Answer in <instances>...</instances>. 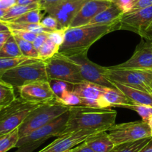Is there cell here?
<instances>
[{
  "instance_id": "29",
  "label": "cell",
  "mask_w": 152,
  "mask_h": 152,
  "mask_svg": "<svg viewBox=\"0 0 152 152\" xmlns=\"http://www.w3.org/2000/svg\"><path fill=\"white\" fill-rule=\"evenodd\" d=\"M9 28V29H16V30H24L28 31L33 32L35 34H40L43 32H51L52 31L48 30L43 27L40 23H15L5 22Z\"/></svg>"
},
{
  "instance_id": "54",
  "label": "cell",
  "mask_w": 152,
  "mask_h": 152,
  "mask_svg": "<svg viewBox=\"0 0 152 152\" xmlns=\"http://www.w3.org/2000/svg\"><path fill=\"white\" fill-rule=\"evenodd\" d=\"M137 0H132V2H134V3H135V2H137Z\"/></svg>"
},
{
  "instance_id": "4",
  "label": "cell",
  "mask_w": 152,
  "mask_h": 152,
  "mask_svg": "<svg viewBox=\"0 0 152 152\" xmlns=\"http://www.w3.org/2000/svg\"><path fill=\"white\" fill-rule=\"evenodd\" d=\"M0 81L14 89L36 81H49L44 61L38 60L30 64H22L7 71Z\"/></svg>"
},
{
  "instance_id": "44",
  "label": "cell",
  "mask_w": 152,
  "mask_h": 152,
  "mask_svg": "<svg viewBox=\"0 0 152 152\" xmlns=\"http://www.w3.org/2000/svg\"><path fill=\"white\" fill-rule=\"evenodd\" d=\"M17 5V0H0V8L8 10Z\"/></svg>"
},
{
  "instance_id": "38",
  "label": "cell",
  "mask_w": 152,
  "mask_h": 152,
  "mask_svg": "<svg viewBox=\"0 0 152 152\" xmlns=\"http://www.w3.org/2000/svg\"><path fill=\"white\" fill-rule=\"evenodd\" d=\"M65 1H66V0H40L39 2L40 9L46 12L48 10L60 5Z\"/></svg>"
},
{
  "instance_id": "32",
  "label": "cell",
  "mask_w": 152,
  "mask_h": 152,
  "mask_svg": "<svg viewBox=\"0 0 152 152\" xmlns=\"http://www.w3.org/2000/svg\"><path fill=\"white\" fill-rule=\"evenodd\" d=\"M124 108H128L137 112L142 118V120L145 122H147L152 116V106L149 105L135 104L131 102V103L127 104Z\"/></svg>"
},
{
  "instance_id": "5",
  "label": "cell",
  "mask_w": 152,
  "mask_h": 152,
  "mask_svg": "<svg viewBox=\"0 0 152 152\" xmlns=\"http://www.w3.org/2000/svg\"><path fill=\"white\" fill-rule=\"evenodd\" d=\"M38 104L17 98L11 104L0 109V135L17 129Z\"/></svg>"
},
{
  "instance_id": "33",
  "label": "cell",
  "mask_w": 152,
  "mask_h": 152,
  "mask_svg": "<svg viewBox=\"0 0 152 152\" xmlns=\"http://www.w3.org/2000/svg\"><path fill=\"white\" fill-rule=\"evenodd\" d=\"M51 88L54 92L55 99H58L62 96L64 93L67 91H72L73 89V84H69L66 81H60V80H49Z\"/></svg>"
},
{
  "instance_id": "7",
  "label": "cell",
  "mask_w": 152,
  "mask_h": 152,
  "mask_svg": "<svg viewBox=\"0 0 152 152\" xmlns=\"http://www.w3.org/2000/svg\"><path fill=\"white\" fill-rule=\"evenodd\" d=\"M87 52L88 51L71 56L64 57L78 67L80 74L85 81L102 87L116 88L107 78L106 67L101 66L92 62L87 57Z\"/></svg>"
},
{
  "instance_id": "48",
  "label": "cell",
  "mask_w": 152,
  "mask_h": 152,
  "mask_svg": "<svg viewBox=\"0 0 152 152\" xmlns=\"http://www.w3.org/2000/svg\"><path fill=\"white\" fill-rule=\"evenodd\" d=\"M8 30H10V29L8 27V26H7L6 23L0 20V32L5 31H8Z\"/></svg>"
},
{
  "instance_id": "10",
  "label": "cell",
  "mask_w": 152,
  "mask_h": 152,
  "mask_svg": "<svg viewBox=\"0 0 152 152\" xmlns=\"http://www.w3.org/2000/svg\"><path fill=\"white\" fill-rule=\"evenodd\" d=\"M152 23V5L142 9L124 13L117 22L116 29L131 31L143 38L150 40L148 28Z\"/></svg>"
},
{
  "instance_id": "47",
  "label": "cell",
  "mask_w": 152,
  "mask_h": 152,
  "mask_svg": "<svg viewBox=\"0 0 152 152\" xmlns=\"http://www.w3.org/2000/svg\"><path fill=\"white\" fill-rule=\"evenodd\" d=\"M40 0H17V5H30V4L37 3Z\"/></svg>"
},
{
  "instance_id": "27",
  "label": "cell",
  "mask_w": 152,
  "mask_h": 152,
  "mask_svg": "<svg viewBox=\"0 0 152 152\" xmlns=\"http://www.w3.org/2000/svg\"><path fill=\"white\" fill-rule=\"evenodd\" d=\"M18 128L8 134L0 135V152H7L15 148L19 141Z\"/></svg>"
},
{
  "instance_id": "14",
  "label": "cell",
  "mask_w": 152,
  "mask_h": 152,
  "mask_svg": "<svg viewBox=\"0 0 152 152\" xmlns=\"http://www.w3.org/2000/svg\"><path fill=\"white\" fill-rule=\"evenodd\" d=\"M22 99L32 103L44 104L55 100V96L49 81H36L18 89Z\"/></svg>"
},
{
  "instance_id": "37",
  "label": "cell",
  "mask_w": 152,
  "mask_h": 152,
  "mask_svg": "<svg viewBox=\"0 0 152 152\" xmlns=\"http://www.w3.org/2000/svg\"><path fill=\"white\" fill-rule=\"evenodd\" d=\"M40 24L44 28H47L49 31H55L58 29V23L56 19L52 16L49 15L44 17L40 22Z\"/></svg>"
},
{
  "instance_id": "3",
  "label": "cell",
  "mask_w": 152,
  "mask_h": 152,
  "mask_svg": "<svg viewBox=\"0 0 152 152\" xmlns=\"http://www.w3.org/2000/svg\"><path fill=\"white\" fill-rule=\"evenodd\" d=\"M69 108L56 99L52 102L39 104L30 113L18 128L20 139L59 117L69 110Z\"/></svg>"
},
{
  "instance_id": "23",
  "label": "cell",
  "mask_w": 152,
  "mask_h": 152,
  "mask_svg": "<svg viewBox=\"0 0 152 152\" xmlns=\"http://www.w3.org/2000/svg\"><path fill=\"white\" fill-rule=\"evenodd\" d=\"M37 61H38V59L26 58L24 56L17 58H0V78L9 69L22 64H30Z\"/></svg>"
},
{
  "instance_id": "25",
  "label": "cell",
  "mask_w": 152,
  "mask_h": 152,
  "mask_svg": "<svg viewBox=\"0 0 152 152\" xmlns=\"http://www.w3.org/2000/svg\"><path fill=\"white\" fill-rule=\"evenodd\" d=\"M16 99L14 87L0 81V109L11 104Z\"/></svg>"
},
{
  "instance_id": "17",
  "label": "cell",
  "mask_w": 152,
  "mask_h": 152,
  "mask_svg": "<svg viewBox=\"0 0 152 152\" xmlns=\"http://www.w3.org/2000/svg\"><path fill=\"white\" fill-rule=\"evenodd\" d=\"M120 69H137L152 72V46L148 43L137 46L132 56L122 64L114 66Z\"/></svg>"
},
{
  "instance_id": "21",
  "label": "cell",
  "mask_w": 152,
  "mask_h": 152,
  "mask_svg": "<svg viewBox=\"0 0 152 152\" xmlns=\"http://www.w3.org/2000/svg\"><path fill=\"white\" fill-rule=\"evenodd\" d=\"M102 95L104 100L110 107H125L127 104L131 103V101L121 93L116 88H109V87H102Z\"/></svg>"
},
{
  "instance_id": "9",
  "label": "cell",
  "mask_w": 152,
  "mask_h": 152,
  "mask_svg": "<svg viewBox=\"0 0 152 152\" xmlns=\"http://www.w3.org/2000/svg\"><path fill=\"white\" fill-rule=\"evenodd\" d=\"M106 131L115 145L151 137L148 125L142 120L115 124Z\"/></svg>"
},
{
  "instance_id": "40",
  "label": "cell",
  "mask_w": 152,
  "mask_h": 152,
  "mask_svg": "<svg viewBox=\"0 0 152 152\" xmlns=\"http://www.w3.org/2000/svg\"><path fill=\"white\" fill-rule=\"evenodd\" d=\"M115 4L122 10L123 14L129 12L134 6V2H132V0H118Z\"/></svg>"
},
{
  "instance_id": "13",
  "label": "cell",
  "mask_w": 152,
  "mask_h": 152,
  "mask_svg": "<svg viewBox=\"0 0 152 152\" xmlns=\"http://www.w3.org/2000/svg\"><path fill=\"white\" fill-rule=\"evenodd\" d=\"M102 86L90 82H82L73 85L72 91L81 99V106L107 109V105L102 95Z\"/></svg>"
},
{
  "instance_id": "36",
  "label": "cell",
  "mask_w": 152,
  "mask_h": 152,
  "mask_svg": "<svg viewBox=\"0 0 152 152\" xmlns=\"http://www.w3.org/2000/svg\"><path fill=\"white\" fill-rule=\"evenodd\" d=\"M10 31H11V34L14 36H17L18 37L21 38V39L26 40V41L31 42V43L34 41L37 36V34L28 31L16 30V29H10Z\"/></svg>"
},
{
  "instance_id": "49",
  "label": "cell",
  "mask_w": 152,
  "mask_h": 152,
  "mask_svg": "<svg viewBox=\"0 0 152 152\" xmlns=\"http://www.w3.org/2000/svg\"><path fill=\"white\" fill-rule=\"evenodd\" d=\"M6 11L7 10H4L2 9V8H0V20H1V21H2V20H3L4 17H5V14H6Z\"/></svg>"
},
{
  "instance_id": "57",
  "label": "cell",
  "mask_w": 152,
  "mask_h": 152,
  "mask_svg": "<svg viewBox=\"0 0 152 152\" xmlns=\"http://www.w3.org/2000/svg\"><path fill=\"white\" fill-rule=\"evenodd\" d=\"M107 1H108V0H107Z\"/></svg>"
},
{
  "instance_id": "1",
  "label": "cell",
  "mask_w": 152,
  "mask_h": 152,
  "mask_svg": "<svg viewBox=\"0 0 152 152\" xmlns=\"http://www.w3.org/2000/svg\"><path fill=\"white\" fill-rule=\"evenodd\" d=\"M117 112L107 108H93L89 107H72L66 127L62 135L81 130L107 131L115 125Z\"/></svg>"
},
{
  "instance_id": "16",
  "label": "cell",
  "mask_w": 152,
  "mask_h": 152,
  "mask_svg": "<svg viewBox=\"0 0 152 152\" xmlns=\"http://www.w3.org/2000/svg\"><path fill=\"white\" fill-rule=\"evenodd\" d=\"M112 2L107 0H87L73 19L69 27H79L90 24L91 20Z\"/></svg>"
},
{
  "instance_id": "43",
  "label": "cell",
  "mask_w": 152,
  "mask_h": 152,
  "mask_svg": "<svg viewBox=\"0 0 152 152\" xmlns=\"http://www.w3.org/2000/svg\"><path fill=\"white\" fill-rule=\"evenodd\" d=\"M69 152H96L93 151L89 145H87L85 143V142L80 143L78 145H76L75 147L72 148L70 149Z\"/></svg>"
},
{
  "instance_id": "12",
  "label": "cell",
  "mask_w": 152,
  "mask_h": 152,
  "mask_svg": "<svg viewBox=\"0 0 152 152\" xmlns=\"http://www.w3.org/2000/svg\"><path fill=\"white\" fill-rule=\"evenodd\" d=\"M99 130H81L68 133L58 137L52 143L48 145L38 152H66L80 143L93 134L99 132Z\"/></svg>"
},
{
  "instance_id": "19",
  "label": "cell",
  "mask_w": 152,
  "mask_h": 152,
  "mask_svg": "<svg viewBox=\"0 0 152 152\" xmlns=\"http://www.w3.org/2000/svg\"><path fill=\"white\" fill-rule=\"evenodd\" d=\"M84 142L96 152H110L115 146L106 131L93 134L86 139Z\"/></svg>"
},
{
  "instance_id": "28",
  "label": "cell",
  "mask_w": 152,
  "mask_h": 152,
  "mask_svg": "<svg viewBox=\"0 0 152 152\" xmlns=\"http://www.w3.org/2000/svg\"><path fill=\"white\" fill-rule=\"evenodd\" d=\"M60 46L49 40V38L38 49V58L40 61H45L55 56L59 52Z\"/></svg>"
},
{
  "instance_id": "45",
  "label": "cell",
  "mask_w": 152,
  "mask_h": 152,
  "mask_svg": "<svg viewBox=\"0 0 152 152\" xmlns=\"http://www.w3.org/2000/svg\"><path fill=\"white\" fill-rule=\"evenodd\" d=\"M11 31H5L0 32V50L2 49L5 43H6L7 40H8V38L11 37Z\"/></svg>"
},
{
  "instance_id": "34",
  "label": "cell",
  "mask_w": 152,
  "mask_h": 152,
  "mask_svg": "<svg viewBox=\"0 0 152 152\" xmlns=\"http://www.w3.org/2000/svg\"><path fill=\"white\" fill-rule=\"evenodd\" d=\"M69 107L81 106V99L78 95L72 90L67 91L62 95L60 99H56Z\"/></svg>"
},
{
  "instance_id": "15",
  "label": "cell",
  "mask_w": 152,
  "mask_h": 152,
  "mask_svg": "<svg viewBox=\"0 0 152 152\" xmlns=\"http://www.w3.org/2000/svg\"><path fill=\"white\" fill-rule=\"evenodd\" d=\"M87 0H66L46 11L58 23V29L69 28L73 19Z\"/></svg>"
},
{
  "instance_id": "2",
  "label": "cell",
  "mask_w": 152,
  "mask_h": 152,
  "mask_svg": "<svg viewBox=\"0 0 152 152\" xmlns=\"http://www.w3.org/2000/svg\"><path fill=\"white\" fill-rule=\"evenodd\" d=\"M116 30V25H87L68 28L58 54L71 56L89 50L90 46L107 34Z\"/></svg>"
},
{
  "instance_id": "56",
  "label": "cell",
  "mask_w": 152,
  "mask_h": 152,
  "mask_svg": "<svg viewBox=\"0 0 152 152\" xmlns=\"http://www.w3.org/2000/svg\"><path fill=\"white\" fill-rule=\"evenodd\" d=\"M66 152H69V151H66Z\"/></svg>"
},
{
  "instance_id": "22",
  "label": "cell",
  "mask_w": 152,
  "mask_h": 152,
  "mask_svg": "<svg viewBox=\"0 0 152 152\" xmlns=\"http://www.w3.org/2000/svg\"><path fill=\"white\" fill-rule=\"evenodd\" d=\"M35 9H40L39 2L30 4V5H16L7 10L6 14H5L2 21L11 22L15 19L21 17L26 13Z\"/></svg>"
},
{
  "instance_id": "50",
  "label": "cell",
  "mask_w": 152,
  "mask_h": 152,
  "mask_svg": "<svg viewBox=\"0 0 152 152\" xmlns=\"http://www.w3.org/2000/svg\"><path fill=\"white\" fill-rule=\"evenodd\" d=\"M149 128H150L151 130V137H152V116L148 119V121L147 122Z\"/></svg>"
},
{
  "instance_id": "51",
  "label": "cell",
  "mask_w": 152,
  "mask_h": 152,
  "mask_svg": "<svg viewBox=\"0 0 152 152\" xmlns=\"http://www.w3.org/2000/svg\"><path fill=\"white\" fill-rule=\"evenodd\" d=\"M148 33L150 31H152V23H151V24L150 25V26H149V28H148Z\"/></svg>"
},
{
  "instance_id": "46",
  "label": "cell",
  "mask_w": 152,
  "mask_h": 152,
  "mask_svg": "<svg viewBox=\"0 0 152 152\" xmlns=\"http://www.w3.org/2000/svg\"><path fill=\"white\" fill-rule=\"evenodd\" d=\"M138 152H152V138L144 147L142 148Z\"/></svg>"
},
{
  "instance_id": "8",
  "label": "cell",
  "mask_w": 152,
  "mask_h": 152,
  "mask_svg": "<svg viewBox=\"0 0 152 152\" xmlns=\"http://www.w3.org/2000/svg\"><path fill=\"white\" fill-rule=\"evenodd\" d=\"M44 63L49 81L60 80L73 85L85 82L78 67L60 54L57 53Z\"/></svg>"
},
{
  "instance_id": "42",
  "label": "cell",
  "mask_w": 152,
  "mask_h": 152,
  "mask_svg": "<svg viewBox=\"0 0 152 152\" xmlns=\"http://www.w3.org/2000/svg\"><path fill=\"white\" fill-rule=\"evenodd\" d=\"M152 5V0H137L134 3L132 9L130 11H137V10L142 9V8H148Z\"/></svg>"
},
{
  "instance_id": "20",
  "label": "cell",
  "mask_w": 152,
  "mask_h": 152,
  "mask_svg": "<svg viewBox=\"0 0 152 152\" xmlns=\"http://www.w3.org/2000/svg\"><path fill=\"white\" fill-rule=\"evenodd\" d=\"M123 14L122 10L115 3L111 5L105 10L99 13L95 17L91 22L90 25H116L121 16ZM89 25V24H88Z\"/></svg>"
},
{
  "instance_id": "30",
  "label": "cell",
  "mask_w": 152,
  "mask_h": 152,
  "mask_svg": "<svg viewBox=\"0 0 152 152\" xmlns=\"http://www.w3.org/2000/svg\"><path fill=\"white\" fill-rule=\"evenodd\" d=\"M16 41L18 44L19 48L21 51L23 56L29 58H34V59H38V52L35 47L34 46L33 43L31 42L26 41V40L21 39L17 36H14Z\"/></svg>"
},
{
  "instance_id": "53",
  "label": "cell",
  "mask_w": 152,
  "mask_h": 152,
  "mask_svg": "<svg viewBox=\"0 0 152 152\" xmlns=\"http://www.w3.org/2000/svg\"><path fill=\"white\" fill-rule=\"evenodd\" d=\"M108 1H110V2H112V3H116V2H117L118 0H108Z\"/></svg>"
},
{
  "instance_id": "11",
  "label": "cell",
  "mask_w": 152,
  "mask_h": 152,
  "mask_svg": "<svg viewBox=\"0 0 152 152\" xmlns=\"http://www.w3.org/2000/svg\"><path fill=\"white\" fill-rule=\"evenodd\" d=\"M69 116V110L52 120V122L34 131L28 135L19 139L16 148L21 147L24 145L31 144V143L37 142H44L46 140L51 137H58L61 136L66 127Z\"/></svg>"
},
{
  "instance_id": "31",
  "label": "cell",
  "mask_w": 152,
  "mask_h": 152,
  "mask_svg": "<svg viewBox=\"0 0 152 152\" xmlns=\"http://www.w3.org/2000/svg\"><path fill=\"white\" fill-rule=\"evenodd\" d=\"M43 14H42V10L35 9L28 11L21 17L15 19L14 20L8 23H40L43 20Z\"/></svg>"
},
{
  "instance_id": "24",
  "label": "cell",
  "mask_w": 152,
  "mask_h": 152,
  "mask_svg": "<svg viewBox=\"0 0 152 152\" xmlns=\"http://www.w3.org/2000/svg\"><path fill=\"white\" fill-rule=\"evenodd\" d=\"M20 57H23V54L14 35L11 34V37L0 50V58H17Z\"/></svg>"
},
{
  "instance_id": "26",
  "label": "cell",
  "mask_w": 152,
  "mask_h": 152,
  "mask_svg": "<svg viewBox=\"0 0 152 152\" xmlns=\"http://www.w3.org/2000/svg\"><path fill=\"white\" fill-rule=\"evenodd\" d=\"M151 138L152 137H148L135 142L117 145L114 146L110 152H138L151 140Z\"/></svg>"
},
{
  "instance_id": "35",
  "label": "cell",
  "mask_w": 152,
  "mask_h": 152,
  "mask_svg": "<svg viewBox=\"0 0 152 152\" xmlns=\"http://www.w3.org/2000/svg\"><path fill=\"white\" fill-rule=\"evenodd\" d=\"M66 29H56L55 31H52L49 34V39L52 40L55 44L61 46L64 41V37H65V32Z\"/></svg>"
},
{
  "instance_id": "41",
  "label": "cell",
  "mask_w": 152,
  "mask_h": 152,
  "mask_svg": "<svg viewBox=\"0 0 152 152\" xmlns=\"http://www.w3.org/2000/svg\"><path fill=\"white\" fill-rule=\"evenodd\" d=\"M43 142H37L31 143V144H26L21 147L17 148V150L14 152H33L35 149L40 147Z\"/></svg>"
},
{
  "instance_id": "55",
  "label": "cell",
  "mask_w": 152,
  "mask_h": 152,
  "mask_svg": "<svg viewBox=\"0 0 152 152\" xmlns=\"http://www.w3.org/2000/svg\"><path fill=\"white\" fill-rule=\"evenodd\" d=\"M151 93H152V82L151 84Z\"/></svg>"
},
{
  "instance_id": "39",
  "label": "cell",
  "mask_w": 152,
  "mask_h": 152,
  "mask_svg": "<svg viewBox=\"0 0 152 152\" xmlns=\"http://www.w3.org/2000/svg\"><path fill=\"white\" fill-rule=\"evenodd\" d=\"M50 33V32H49ZM48 32H43V33L38 34L37 36L36 39L34 40V41L33 42V45L35 47V49L37 50L40 49L42 46V45L45 43V42L47 40V39L49 38V34Z\"/></svg>"
},
{
  "instance_id": "52",
  "label": "cell",
  "mask_w": 152,
  "mask_h": 152,
  "mask_svg": "<svg viewBox=\"0 0 152 152\" xmlns=\"http://www.w3.org/2000/svg\"><path fill=\"white\" fill-rule=\"evenodd\" d=\"M148 44L150 45V46H152V37H151V39H150V40H149Z\"/></svg>"
},
{
  "instance_id": "18",
  "label": "cell",
  "mask_w": 152,
  "mask_h": 152,
  "mask_svg": "<svg viewBox=\"0 0 152 152\" xmlns=\"http://www.w3.org/2000/svg\"><path fill=\"white\" fill-rule=\"evenodd\" d=\"M114 87L123 93L131 102L152 106V94L143 90L128 87L117 82L111 81Z\"/></svg>"
},
{
  "instance_id": "6",
  "label": "cell",
  "mask_w": 152,
  "mask_h": 152,
  "mask_svg": "<svg viewBox=\"0 0 152 152\" xmlns=\"http://www.w3.org/2000/svg\"><path fill=\"white\" fill-rule=\"evenodd\" d=\"M106 76L114 81L128 87L151 93L152 72L137 69H120L114 66L106 67Z\"/></svg>"
}]
</instances>
